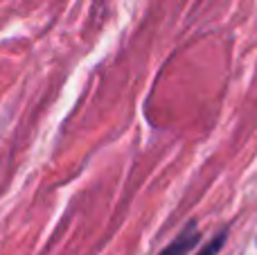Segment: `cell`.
Instances as JSON below:
<instances>
[{
  "label": "cell",
  "instance_id": "cell-1",
  "mask_svg": "<svg viewBox=\"0 0 257 255\" xmlns=\"http://www.w3.org/2000/svg\"><path fill=\"white\" fill-rule=\"evenodd\" d=\"M199 239H201L199 228H196L194 221H190V224L181 230V235H176V239L160 251V255H187L199 244Z\"/></svg>",
  "mask_w": 257,
  "mask_h": 255
},
{
  "label": "cell",
  "instance_id": "cell-2",
  "mask_svg": "<svg viewBox=\"0 0 257 255\" xmlns=\"http://www.w3.org/2000/svg\"><path fill=\"white\" fill-rule=\"evenodd\" d=\"M223 242H226V230H223V233H219L217 237H214L212 242H210L208 246L203 248V251L196 253V255H217V253H219V248L223 246Z\"/></svg>",
  "mask_w": 257,
  "mask_h": 255
}]
</instances>
